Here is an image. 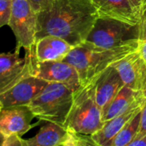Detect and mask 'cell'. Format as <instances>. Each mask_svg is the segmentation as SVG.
I'll list each match as a JSON object with an SVG mask.
<instances>
[{
  "instance_id": "5bb4252c",
  "label": "cell",
  "mask_w": 146,
  "mask_h": 146,
  "mask_svg": "<svg viewBox=\"0 0 146 146\" xmlns=\"http://www.w3.org/2000/svg\"><path fill=\"white\" fill-rule=\"evenodd\" d=\"M75 46L63 38L46 35L36 40L33 52L40 62L62 61Z\"/></svg>"
},
{
  "instance_id": "7402d4cb",
  "label": "cell",
  "mask_w": 146,
  "mask_h": 146,
  "mask_svg": "<svg viewBox=\"0 0 146 146\" xmlns=\"http://www.w3.org/2000/svg\"><path fill=\"white\" fill-rule=\"evenodd\" d=\"M23 139L19 135H10L2 138L3 146H23Z\"/></svg>"
},
{
  "instance_id": "30bf717a",
  "label": "cell",
  "mask_w": 146,
  "mask_h": 146,
  "mask_svg": "<svg viewBox=\"0 0 146 146\" xmlns=\"http://www.w3.org/2000/svg\"><path fill=\"white\" fill-rule=\"evenodd\" d=\"M34 115L27 105L11 106L0 109V133L2 138L10 135L22 137L38 123L33 125Z\"/></svg>"
},
{
  "instance_id": "7a4b0ae2",
  "label": "cell",
  "mask_w": 146,
  "mask_h": 146,
  "mask_svg": "<svg viewBox=\"0 0 146 146\" xmlns=\"http://www.w3.org/2000/svg\"><path fill=\"white\" fill-rule=\"evenodd\" d=\"M138 46L139 41L115 48L104 49L86 41L75 46L62 61L70 63L77 69L81 86H83L137 50Z\"/></svg>"
},
{
  "instance_id": "8fae6325",
  "label": "cell",
  "mask_w": 146,
  "mask_h": 146,
  "mask_svg": "<svg viewBox=\"0 0 146 146\" xmlns=\"http://www.w3.org/2000/svg\"><path fill=\"white\" fill-rule=\"evenodd\" d=\"M21 49L14 52H3L0 55V93L5 92L22 78L30 74L27 56H20Z\"/></svg>"
},
{
  "instance_id": "ffe728a7",
  "label": "cell",
  "mask_w": 146,
  "mask_h": 146,
  "mask_svg": "<svg viewBox=\"0 0 146 146\" xmlns=\"http://www.w3.org/2000/svg\"><path fill=\"white\" fill-rule=\"evenodd\" d=\"M13 0H0V27L8 26L12 14Z\"/></svg>"
},
{
  "instance_id": "9c48e42d",
  "label": "cell",
  "mask_w": 146,
  "mask_h": 146,
  "mask_svg": "<svg viewBox=\"0 0 146 146\" xmlns=\"http://www.w3.org/2000/svg\"><path fill=\"white\" fill-rule=\"evenodd\" d=\"M49 82L28 74L10 88L0 93V109L27 105Z\"/></svg>"
},
{
  "instance_id": "d6986e66",
  "label": "cell",
  "mask_w": 146,
  "mask_h": 146,
  "mask_svg": "<svg viewBox=\"0 0 146 146\" xmlns=\"http://www.w3.org/2000/svg\"><path fill=\"white\" fill-rule=\"evenodd\" d=\"M68 131V137L65 146H97L92 138V135L79 133L70 130Z\"/></svg>"
},
{
  "instance_id": "6da1fadb",
  "label": "cell",
  "mask_w": 146,
  "mask_h": 146,
  "mask_svg": "<svg viewBox=\"0 0 146 146\" xmlns=\"http://www.w3.org/2000/svg\"><path fill=\"white\" fill-rule=\"evenodd\" d=\"M98 18L92 0H52L38 12L37 39L53 35L77 46L86 41Z\"/></svg>"
},
{
  "instance_id": "8992f818",
  "label": "cell",
  "mask_w": 146,
  "mask_h": 146,
  "mask_svg": "<svg viewBox=\"0 0 146 146\" xmlns=\"http://www.w3.org/2000/svg\"><path fill=\"white\" fill-rule=\"evenodd\" d=\"M38 12L28 0H13L9 27L15 39V48L32 50L37 40Z\"/></svg>"
},
{
  "instance_id": "52a82bcc",
  "label": "cell",
  "mask_w": 146,
  "mask_h": 146,
  "mask_svg": "<svg viewBox=\"0 0 146 146\" xmlns=\"http://www.w3.org/2000/svg\"><path fill=\"white\" fill-rule=\"evenodd\" d=\"M30 66V74L47 82L62 83L74 91L81 86V81L77 69L64 61L40 62L36 59L33 49L26 50Z\"/></svg>"
},
{
  "instance_id": "3957f363",
  "label": "cell",
  "mask_w": 146,
  "mask_h": 146,
  "mask_svg": "<svg viewBox=\"0 0 146 146\" xmlns=\"http://www.w3.org/2000/svg\"><path fill=\"white\" fill-rule=\"evenodd\" d=\"M99 75L74 92V103L64 125L65 128L79 133L92 135L103 127V111L95 96L96 82Z\"/></svg>"
},
{
  "instance_id": "44dd1931",
  "label": "cell",
  "mask_w": 146,
  "mask_h": 146,
  "mask_svg": "<svg viewBox=\"0 0 146 146\" xmlns=\"http://www.w3.org/2000/svg\"><path fill=\"white\" fill-rule=\"evenodd\" d=\"M138 52L146 62V20L143 19L140 24V33L139 38Z\"/></svg>"
},
{
  "instance_id": "ac0fdd59",
  "label": "cell",
  "mask_w": 146,
  "mask_h": 146,
  "mask_svg": "<svg viewBox=\"0 0 146 146\" xmlns=\"http://www.w3.org/2000/svg\"><path fill=\"white\" fill-rule=\"evenodd\" d=\"M141 110L124 126L114 138L111 146H129L136 139L140 127Z\"/></svg>"
},
{
  "instance_id": "cb8c5ba5",
  "label": "cell",
  "mask_w": 146,
  "mask_h": 146,
  "mask_svg": "<svg viewBox=\"0 0 146 146\" xmlns=\"http://www.w3.org/2000/svg\"><path fill=\"white\" fill-rule=\"evenodd\" d=\"M28 1L32 4V6L33 7V9L37 12H38L43 8H44L46 5H48L52 0H28Z\"/></svg>"
},
{
  "instance_id": "277c9868",
  "label": "cell",
  "mask_w": 146,
  "mask_h": 146,
  "mask_svg": "<svg viewBox=\"0 0 146 146\" xmlns=\"http://www.w3.org/2000/svg\"><path fill=\"white\" fill-rule=\"evenodd\" d=\"M74 92L62 83L49 82L27 106L39 121L64 127L74 103Z\"/></svg>"
},
{
  "instance_id": "e0dca14e",
  "label": "cell",
  "mask_w": 146,
  "mask_h": 146,
  "mask_svg": "<svg viewBox=\"0 0 146 146\" xmlns=\"http://www.w3.org/2000/svg\"><path fill=\"white\" fill-rule=\"evenodd\" d=\"M145 98L146 97L142 92H137L125 85L117 93L115 98L103 110L104 122L121 115L133 106L137 101Z\"/></svg>"
},
{
  "instance_id": "603a6c76",
  "label": "cell",
  "mask_w": 146,
  "mask_h": 146,
  "mask_svg": "<svg viewBox=\"0 0 146 146\" xmlns=\"http://www.w3.org/2000/svg\"><path fill=\"white\" fill-rule=\"evenodd\" d=\"M146 134V99L144 101L141 108V117H140V127L139 132L134 140H137ZM133 140V141H134Z\"/></svg>"
},
{
  "instance_id": "d4e9b609",
  "label": "cell",
  "mask_w": 146,
  "mask_h": 146,
  "mask_svg": "<svg viewBox=\"0 0 146 146\" xmlns=\"http://www.w3.org/2000/svg\"><path fill=\"white\" fill-rule=\"evenodd\" d=\"M146 146V134L141 137L140 139L133 141L129 146Z\"/></svg>"
},
{
  "instance_id": "5b68a950",
  "label": "cell",
  "mask_w": 146,
  "mask_h": 146,
  "mask_svg": "<svg viewBox=\"0 0 146 146\" xmlns=\"http://www.w3.org/2000/svg\"><path fill=\"white\" fill-rule=\"evenodd\" d=\"M140 24L133 26L114 19L98 18L86 41L104 49L137 42L140 33Z\"/></svg>"
},
{
  "instance_id": "2e32d148",
  "label": "cell",
  "mask_w": 146,
  "mask_h": 146,
  "mask_svg": "<svg viewBox=\"0 0 146 146\" xmlns=\"http://www.w3.org/2000/svg\"><path fill=\"white\" fill-rule=\"evenodd\" d=\"M68 132L58 123L47 122L34 137L23 139V146H65Z\"/></svg>"
},
{
  "instance_id": "7c38bea8",
  "label": "cell",
  "mask_w": 146,
  "mask_h": 146,
  "mask_svg": "<svg viewBox=\"0 0 146 146\" xmlns=\"http://www.w3.org/2000/svg\"><path fill=\"white\" fill-rule=\"evenodd\" d=\"M114 67L126 86L146 97V62L138 50L127 55Z\"/></svg>"
},
{
  "instance_id": "9a60e30c",
  "label": "cell",
  "mask_w": 146,
  "mask_h": 146,
  "mask_svg": "<svg viewBox=\"0 0 146 146\" xmlns=\"http://www.w3.org/2000/svg\"><path fill=\"white\" fill-rule=\"evenodd\" d=\"M124 86L125 84L121 75L114 66L109 68L99 75L96 82L95 96L102 111L115 98Z\"/></svg>"
},
{
  "instance_id": "ba28073f",
  "label": "cell",
  "mask_w": 146,
  "mask_h": 146,
  "mask_svg": "<svg viewBox=\"0 0 146 146\" xmlns=\"http://www.w3.org/2000/svg\"><path fill=\"white\" fill-rule=\"evenodd\" d=\"M98 18L114 19L133 26L143 21L145 0H92Z\"/></svg>"
},
{
  "instance_id": "484cf974",
  "label": "cell",
  "mask_w": 146,
  "mask_h": 146,
  "mask_svg": "<svg viewBox=\"0 0 146 146\" xmlns=\"http://www.w3.org/2000/svg\"><path fill=\"white\" fill-rule=\"evenodd\" d=\"M143 19L146 20V0H145V9H144V15H143Z\"/></svg>"
},
{
  "instance_id": "4fadbf2b",
  "label": "cell",
  "mask_w": 146,
  "mask_h": 146,
  "mask_svg": "<svg viewBox=\"0 0 146 146\" xmlns=\"http://www.w3.org/2000/svg\"><path fill=\"white\" fill-rule=\"evenodd\" d=\"M146 98L137 101L133 106L121 115L104 122L103 127L92 135L97 146H111L114 138L120 133L124 126L141 110Z\"/></svg>"
}]
</instances>
